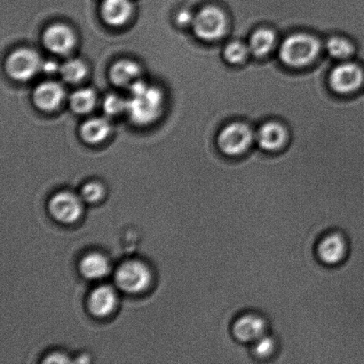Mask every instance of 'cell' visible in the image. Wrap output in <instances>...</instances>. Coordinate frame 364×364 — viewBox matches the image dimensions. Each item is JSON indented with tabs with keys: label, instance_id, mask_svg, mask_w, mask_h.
Here are the masks:
<instances>
[{
	"label": "cell",
	"instance_id": "cell-1",
	"mask_svg": "<svg viewBox=\"0 0 364 364\" xmlns=\"http://www.w3.org/2000/svg\"><path fill=\"white\" fill-rule=\"evenodd\" d=\"M129 87L131 96L127 100V112L132 121L144 126L158 119L163 108L161 90L140 80Z\"/></svg>",
	"mask_w": 364,
	"mask_h": 364
},
{
	"label": "cell",
	"instance_id": "cell-2",
	"mask_svg": "<svg viewBox=\"0 0 364 364\" xmlns=\"http://www.w3.org/2000/svg\"><path fill=\"white\" fill-rule=\"evenodd\" d=\"M322 43L316 36L298 32L282 41L278 57L284 65L292 69H302L315 62L322 51Z\"/></svg>",
	"mask_w": 364,
	"mask_h": 364
},
{
	"label": "cell",
	"instance_id": "cell-3",
	"mask_svg": "<svg viewBox=\"0 0 364 364\" xmlns=\"http://www.w3.org/2000/svg\"><path fill=\"white\" fill-rule=\"evenodd\" d=\"M255 141V132L247 124L235 121L221 128L217 135V147L228 158H240Z\"/></svg>",
	"mask_w": 364,
	"mask_h": 364
},
{
	"label": "cell",
	"instance_id": "cell-4",
	"mask_svg": "<svg viewBox=\"0 0 364 364\" xmlns=\"http://www.w3.org/2000/svg\"><path fill=\"white\" fill-rule=\"evenodd\" d=\"M315 255L321 265L336 269L344 265L350 255V242L340 230H331L317 241Z\"/></svg>",
	"mask_w": 364,
	"mask_h": 364
},
{
	"label": "cell",
	"instance_id": "cell-5",
	"mask_svg": "<svg viewBox=\"0 0 364 364\" xmlns=\"http://www.w3.org/2000/svg\"><path fill=\"white\" fill-rule=\"evenodd\" d=\"M193 31L205 42L223 38L228 31V20L225 11L217 6H206L195 14Z\"/></svg>",
	"mask_w": 364,
	"mask_h": 364
},
{
	"label": "cell",
	"instance_id": "cell-6",
	"mask_svg": "<svg viewBox=\"0 0 364 364\" xmlns=\"http://www.w3.org/2000/svg\"><path fill=\"white\" fill-rule=\"evenodd\" d=\"M230 331L235 342L249 347L264 335L270 333V324L263 314L250 310L235 317Z\"/></svg>",
	"mask_w": 364,
	"mask_h": 364
},
{
	"label": "cell",
	"instance_id": "cell-7",
	"mask_svg": "<svg viewBox=\"0 0 364 364\" xmlns=\"http://www.w3.org/2000/svg\"><path fill=\"white\" fill-rule=\"evenodd\" d=\"M151 277V271L144 262L132 259L117 267L115 283L121 291L136 294L149 287Z\"/></svg>",
	"mask_w": 364,
	"mask_h": 364
},
{
	"label": "cell",
	"instance_id": "cell-8",
	"mask_svg": "<svg viewBox=\"0 0 364 364\" xmlns=\"http://www.w3.org/2000/svg\"><path fill=\"white\" fill-rule=\"evenodd\" d=\"M363 82V68L358 63L348 60L335 66L328 77V84L331 91L341 95L354 94L362 87Z\"/></svg>",
	"mask_w": 364,
	"mask_h": 364
},
{
	"label": "cell",
	"instance_id": "cell-9",
	"mask_svg": "<svg viewBox=\"0 0 364 364\" xmlns=\"http://www.w3.org/2000/svg\"><path fill=\"white\" fill-rule=\"evenodd\" d=\"M41 56L34 50L28 48L17 49L10 53L6 59V73L17 81L31 80L41 70Z\"/></svg>",
	"mask_w": 364,
	"mask_h": 364
},
{
	"label": "cell",
	"instance_id": "cell-10",
	"mask_svg": "<svg viewBox=\"0 0 364 364\" xmlns=\"http://www.w3.org/2000/svg\"><path fill=\"white\" fill-rule=\"evenodd\" d=\"M83 202L80 196L70 191H60L50 199L49 213L58 223H74L83 213Z\"/></svg>",
	"mask_w": 364,
	"mask_h": 364
},
{
	"label": "cell",
	"instance_id": "cell-11",
	"mask_svg": "<svg viewBox=\"0 0 364 364\" xmlns=\"http://www.w3.org/2000/svg\"><path fill=\"white\" fill-rule=\"evenodd\" d=\"M288 140V132L283 124L277 121H267L255 132V142L262 151L277 152L284 147Z\"/></svg>",
	"mask_w": 364,
	"mask_h": 364
},
{
	"label": "cell",
	"instance_id": "cell-12",
	"mask_svg": "<svg viewBox=\"0 0 364 364\" xmlns=\"http://www.w3.org/2000/svg\"><path fill=\"white\" fill-rule=\"evenodd\" d=\"M43 42L50 52L63 55L69 53L76 45V36L68 25L55 23L45 31Z\"/></svg>",
	"mask_w": 364,
	"mask_h": 364
},
{
	"label": "cell",
	"instance_id": "cell-13",
	"mask_svg": "<svg viewBox=\"0 0 364 364\" xmlns=\"http://www.w3.org/2000/svg\"><path fill=\"white\" fill-rule=\"evenodd\" d=\"M117 294L110 285H100L88 297V309L95 316L106 317L115 310Z\"/></svg>",
	"mask_w": 364,
	"mask_h": 364
},
{
	"label": "cell",
	"instance_id": "cell-14",
	"mask_svg": "<svg viewBox=\"0 0 364 364\" xmlns=\"http://www.w3.org/2000/svg\"><path fill=\"white\" fill-rule=\"evenodd\" d=\"M65 91L63 85L55 81H46L38 85L33 92V101L38 109L52 112L63 102Z\"/></svg>",
	"mask_w": 364,
	"mask_h": 364
},
{
	"label": "cell",
	"instance_id": "cell-15",
	"mask_svg": "<svg viewBox=\"0 0 364 364\" xmlns=\"http://www.w3.org/2000/svg\"><path fill=\"white\" fill-rule=\"evenodd\" d=\"M133 13L130 0H103L101 7L102 19L112 26H122Z\"/></svg>",
	"mask_w": 364,
	"mask_h": 364
},
{
	"label": "cell",
	"instance_id": "cell-16",
	"mask_svg": "<svg viewBox=\"0 0 364 364\" xmlns=\"http://www.w3.org/2000/svg\"><path fill=\"white\" fill-rule=\"evenodd\" d=\"M277 42L276 32L269 28H259L252 31L247 45L252 55L264 58L276 48Z\"/></svg>",
	"mask_w": 364,
	"mask_h": 364
},
{
	"label": "cell",
	"instance_id": "cell-17",
	"mask_svg": "<svg viewBox=\"0 0 364 364\" xmlns=\"http://www.w3.org/2000/svg\"><path fill=\"white\" fill-rule=\"evenodd\" d=\"M141 73V66L134 60L123 59L117 60L109 70V77L117 87H128L139 80Z\"/></svg>",
	"mask_w": 364,
	"mask_h": 364
},
{
	"label": "cell",
	"instance_id": "cell-18",
	"mask_svg": "<svg viewBox=\"0 0 364 364\" xmlns=\"http://www.w3.org/2000/svg\"><path fill=\"white\" fill-rule=\"evenodd\" d=\"M255 363H272L279 352V341L273 333H269L249 346Z\"/></svg>",
	"mask_w": 364,
	"mask_h": 364
},
{
	"label": "cell",
	"instance_id": "cell-19",
	"mask_svg": "<svg viewBox=\"0 0 364 364\" xmlns=\"http://www.w3.org/2000/svg\"><path fill=\"white\" fill-rule=\"evenodd\" d=\"M80 269L87 279L99 280L108 276L110 272L109 259L102 253L91 252L81 259Z\"/></svg>",
	"mask_w": 364,
	"mask_h": 364
},
{
	"label": "cell",
	"instance_id": "cell-20",
	"mask_svg": "<svg viewBox=\"0 0 364 364\" xmlns=\"http://www.w3.org/2000/svg\"><path fill=\"white\" fill-rule=\"evenodd\" d=\"M112 131V126L105 117H94L82 124L80 135L87 144H97L105 140Z\"/></svg>",
	"mask_w": 364,
	"mask_h": 364
},
{
	"label": "cell",
	"instance_id": "cell-21",
	"mask_svg": "<svg viewBox=\"0 0 364 364\" xmlns=\"http://www.w3.org/2000/svg\"><path fill=\"white\" fill-rule=\"evenodd\" d=\"M326 49L328 55L335 60H347L355 53V46L348 38L340 35L331 36L327 39Z\"/></svg>",
	"mask_w": 364,
	"mask_h": 364
},
{
	"label": "cell",
	"instance_id": "cell-22",
	"mask_svg": "<svg viewBox=\"0 0 364 364\" xmlns=\"http://www.w3.org/2000/svg\"><path fill=\"white\" fill-rule=\"evenodd\" d=\"M96 103V94L91 88H81L70 96V105L74 112L85 114L90 112Z\"/></svg>",
	"mask_w": 364,
	"mask_h": 364
},
{
	"label": "cell",
	"instance_id": "cell-23",
	"mask_svg": "<svg viewBox=\"0 0 364 364\" xmlns=\"http://www.w3.org/2000/svg\"><path fill=\"white\" fill-rule=\"evenodd\" d=\"M251 55L248 45L240 41H232L223 48V58L230 65H240Z\"/></svg>",
	"mask_w": 364,
	"mask_h": 364
},
{
	"label": "cell",
	"instance_id": "cell-24",
	"mask_svg": "<svg viewBox=\"0 0 364 364\" xmlns=\"http://www.w3.org/2000/svg\"><path fill=\"white\" fill-rule=\"evenodd\" d=\"M60 74L68 83H78L87 76V67L81 60L71 59L60 66Z\"/></svg>",
	"mask_w": 364,
	"mask_h": 364
},
{
	"label": "cell",
	"instance_id": "cell-25",
	"mask_svg": "<svg viewBox=\"0 0 364 364\" xmlns=\"http://www.w3.org/2000/svg\"><path fill=\"white\" fill-rule=\"evenodd\" d=\"M105 192V188L100 182L90 181L81 188L80 198L85 203H95L103 198Z\"/></svg>",
	"mask_w": 364,
	"mask_h": 364
},
{
	"label": "cell",
	"instance_id": "cell-26",
	"mask_svg": "<svg viewBox=\"0 0 364 364\" xmlns=\"http://www.w3.org/2000/svg\"><path fill=\"white\" fill-rule=\"evenodd\" d=\"M127 100L121 97L116 94H110L106 96L103 102V109L108 115H117L123 112H127Z\"/></svg>",
	"mask_w": 364,
	"mask_h": 364
},
{
	"label": "cell",
	"instance_id": "cell-27",
	"mask_svg": "<svg viewBox=\"0 0 364 364\" xmlns=\"http://www.w3.org/2000/svg\"><path fill=\"white\" fill-rule=\"evenodd\" d=\"M194 18L195 14H193L191 10L182 9L178 13L176 21L181 26H188V25H192Z\"/></svg>",
	"mask_w": 364,
	"mask_h": 364
},
{
	"label": "cell",
	"instance_id": "cell-28",
	"mask_svg": "<svg viewBox=\"0 0 364 364\" xmlns=\"http://www.w3.org/2000/svg\"><path fill=\"white\" fill-rule=\"evenodd\" d=\"M60 66L59 64L53 62V60H46V62L42 63L41 70L46 75H55L60 73Z\"/></svg>",
	"mask_w": 364,
	"mask_h": 364
},
{
	"label": "cell",
	"instance_id": "cell-29",
	"mask_svg": "<svg viewBox=\"0 0 364 364\" xmlns=\"http://www.w3.org/2000/svg\"><path fill=\"white\" fill-rule=\"evenodd\" d=\"M45 363H70V360L68 356L62 354V353H53V354L46 356L44 360Z\"/></svg>",
	"mask_w": 364,
	"mask_h": 364
}]
</instances>
